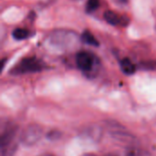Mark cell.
<instances>
[{
    "label": "cell",
    "instance_id": "9",
    "mask_svg": "<svg viewBox=\"0 0 156 156\" xmlns=\"http://www.w3.org/2000/svg\"><path fill=\"white\" fill-rule=\"evenodd\" d=\"M30 33L27 29H25V28H16L13 31L12 33V36L16 40H23V39H26L29 37Z\"/></svg>",
    "mask_w": 156,
    "mask_h": 156
},
{
    "label": "cell",
    "instance_id": "3",
    "mask_svg": "<svg viewBox=\"0 0 156 156\" xmlns=\"http://www.w3.org/2000/svg\"><path fill=\"white\" fill-rule=\"evenodd\" d=\"M78 39L79 37L76 33L68 30H57L49 36L50 44L57 48H69Z\"/></svg>",
    "mask_w": 156,
    "mask_h": 156
},
{
    "label": "cell",
    "instance_id": "15",
    "mask_svg": "<svg viewBox=\"0 0 156 156\" xmlns=\"http://www.w3.org/2000/svg\"><path fill=\"white\" fill-rule=\"evenodd\" d=\"M106 156H114V155H106Z\"/></svg>",
    "mask_w": 156,
    "mask_h": 156
},
{
    "label": "cell",
    "instance_id": "12",
    "mask_svg": "<svg viewBox=\"0 0 156 156\" xmlns=\"http://www.w3.org/2000/svg\"><path fill=\"white\" fill-rule=\"evenodd\" d=\"M115 3L119 4V5H124L128 2V0H113Z\"/></svg>",
    "mask_w": 156,
    "mask_h": 156
},
{
    "label": "cell",
    "instance_id": "8",
    "mask_svg": "<svg viewBox=\"0 0 156 156\" xmlns=\"http://www.w3.org/2000/svg\"><path fill=\"white\" fill-rule=\"evenodd\" d=\"M80 39L82 42L91 45V46H99V42L98 40L94 37V36L89 31V30H85L81 36H80Z\"/></svg>",
    "mask_w": 156,
    "mask_h": 156
},
{
    "label": "cell",
    "instance_id": "6",
    "mask_svg": "<svg viewBox=\"0 0 156 156\" xmlns=\"http://www.w3.org/2000/svg\"><path fill=\"white\" fill-rule=\"evenodd\" d=\"M104 19L112 26H125L129 22L128 18L112 10H108L104 13Z\"/></svg>",
    "mask_w": 156,
    "mask_h": 156
},
{
    "label": "cell",
    "instance_id": "4",
    "mask_svg": "<svg viewBox=\"0 0 156 156\" xmlns=\"http://www.w3.org/2000/svg\"><path fill=\"white\" fill-rule=\"evenodd\" d=\"M45 68V64L37 58H26L22 59L13 69V74H25L33 73L42 70Z\"/></svg>",
    "mask_w": 156,
    "mask_h": 156
},
{
    "label": "cell",
    "instance_id": "13",
    "mask_svg": "<svg viewBox=\"0 0 156 156\" xmlns=\"http://www.w3.org/2000/svg\"><path fill=\"white\" fill-rule=\"evenodd\" d=\"M39 156H56V155L51 154H41V155H39Z\"/></svg>",
    "mask_w": 156,
    "mask_h": 156
},
{
    "label": "cell",
    "instance_id": "1",
    "mask_svg": "<svg viewBox=\"0 0 156 156\" xmlns=\"http://www.w3.org/2000/svg\"><path fill=\"white\" fill-rule=\"evenodd\" d=\"M17 128L13 124H6L1 133V156H12L16 147Z\"/></svg>",
    "mask_w": 156,
    "mask_h": 156
},
{
    "label": "cell",
    "instance_id": "5",
    "mask_svg": "<svg viewBox=\"0 0 156 156\" xmlns=\"http://www.w3.org/2000/svg\"><path fill=\"white\" fill-rule=\"evenodd\" d=\"M43 135V130L40 126L32 124L26 127L20 135L21 142L27 146H32L37 144Z\"/></svg>",
    "mask_w": 156,
    "mask_h": 156
},
{
    "label": "cell",
    "instance_id": "2",
    "mask_svg": "<svg viewBox=\"0 0 156 156\" xmlns=\"http://www.w3.org/2000/svg\"><path fill=\"white\" fill-rule=\"evenodd\" d=\"M76 63L81 71L90 75L97 71L100 65V60L94 54L90 52L80 51L76 56Z\"/></svg>",
    "mask_w": 156,
    "mask_h": 156
},
{
    "label": "cell",
    "instance_id": "11",
    "mask_svg": "<svg viewBox=\"0 0 156 156\" xmlns=\"http://www.w3.org/2000/svg\"><path fill=\"white\" fill-rule=\"evenodd\" d=\"M101 5L100 0H88L86 5V10L89 13H92L99 8Z\"/></svg>",
    "mask_w": 156,
    "mask_h": 156
},
{
    "label": "cell",
    "instance_id": "7",
    "mask_svg": "<svg viewBox=\"0 0 156 156\" xmlns=\"http://www.w3.org/2000/svg\"><path fill=\"white\" fill-rule=\"evenodd\" d=\"M121 69L122 70L123 73H125L126 75H133L134 74L135 70H136V67L135 65L127 58H124L121 60Z\"/></svg>",
    "mask_w": 156,
    "mask_h": 156
},
{
    "label": "cell",
    "instance_id": "14",
    "mask_svg": "<svg viewBox=\"0 0 156 156\" xmlns=\"http://www.w3.org/2000/svg\"><path fill=\"white\" fill-rule=\"evenodd\" d=\"M81 156H96V155L91 154H83V155H81Z\"/></svg>",
    "mask_w": 156,
    "mask_h": 156
},
{
    "label": "cell",
    "instance_id": "10",
    "mask_svg": "<svg viewBox=\"0 0 156 156\" xmlns=\"http://www.w3.org/2000/svg\"><path fill=\"white\" fill-rule=\"evenodd\" d=\"M125 156H148L147 153L141 148L132 146L125 152Z\"/></svg>",
    "mask_w": 156,
    "mask_h": 156
}]
</instances>
